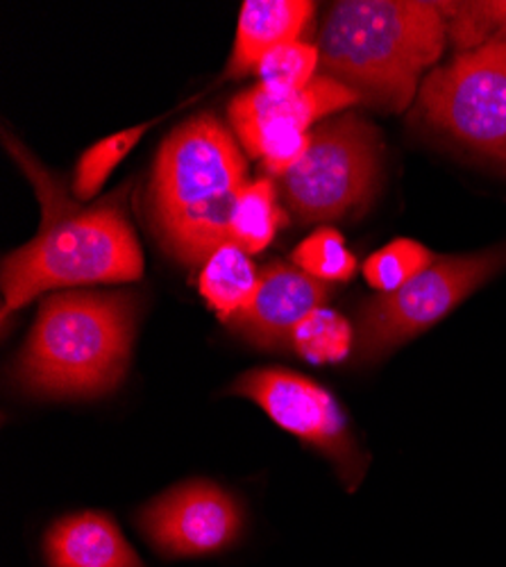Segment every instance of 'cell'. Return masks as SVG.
<instances>
[{
	"label": "cell",
	"instance_id": "cell-21",
	"mask_svg": "<svg viewBox=\"0 0 506 567\" xmlns=\"http://www.w3.org/2000/svg\"><path fill=\"white\" fill-rule=\"evenodd\" d=\"M293 266L320 281H348L357 272V259L345 248L341 231L320 227L293 250Z\"/></svg>",
	"mask_w": 506,
	"mask_h": 567
},
{
	"label": "cell",
	"instance_id": "cell-5",
	"mask_svg": "<svg viewBox=\"0 0 506 567\" xmlns=\"http://www.w3.org/2000/svg\"><path fill=\"white\" fill-rule=\"evenodd\" d=\"M378 173V130L357 114H341L311 130L304 157L282 175V196L300 223H332L368 203Z\"/></svg>",
	"mask_w": 506,
	"mask_h": 567
},
{
	"label": "cell",
	"instance_id": "cell-20",
	"mask_svg": "<svg viewBox=\"0 0 506 567\" xmlns=\"http://www.w3.org/2000/svg\"><path fill=\"white\" fill-rule=\"evenodd\" d=\"M318 45L293 41L268 53L259 62L257 75L259 84L268 93H275V96H289V93L304 89L318 75Z\"/></svg>",
	"mask_w": 506,
	"mask_h": 567
},
{
	"label": "cell",
	"instance_id": "cell-9",
	"mask_svg": "<svg viewBox=\"0 0 506 567\" xmlns=\"http://www.w3.org/2000/svg\"><path fill=\"white\" fill-rule=\"evenodd\" d=\"M229 391L252 400L275 424L326 454L350 491L361 482L363 454L345 411L326 386L285 368H257L241 374Z\"/></svg>",
	"mask_w": 506,
	"mask_h": 567
},
{
	"label": "cell",
	"instance_id": "cell-3",
	"mask_svg": "<svg viewBox=\"0 0 506 567\" xmlns=\"http://www.w3.org/2000/svg\"><path fill=\"white\" fill-rule=\"evenodd\" d=\"M248 184L246 155L218 118L203 114L182 123L162 144L151 177L164 248L200 268L229 241V220Z\"/></svg>",
	"mask_w": 506,
	"mask_h": 567
},
{
	"label": "cell",
	"instance_id": "cell-14",
	"mask_svg": "<svg viewBox=\"0 0 506 567\" xmlns=\"http://www.w3.org/2000/svg\"><path fill=\"white\" fill-rule=\"evenodd\" d=\"M259 287V270L235 241L223 244L200 266L198 289L205 302L225 322L250 305Z\"/></svg>",
	"mask_w": 506,
	"mask_h": 567
},
{
	"label": "cell",
	"instance_id": "cell-7",
	"mask_svg": "<svg viewBox=\"0 0 506 567\" xmlns=\"http://www.w3.org/2000/svg\"><path fill=\"white\" fill-rule=\"evenodd\" d=\"M421 105L436 127L506 164V43L479 45L432 71Z\"/></svg>",
	"mask_w": 506,
	"mask_h": 567
},
{
	"label": "cell",
	"instance_id": "cell-2",
	"mask_svg": "<svg viewBox=\"0 0 506 567\" xmlns=\"http://www.w3.org/2000/svg\"><path fill=\"white\" fill-rule=\"evenodd\" d=\"M450 6L425 0H343L318 39L320 73L361 103L402 112L447 41Z\"/></svg>",
	"mask_w": 506,
	"mask_h": 567
},
{
	"label": "cell",
	"instance_id": "cell-17",
	"mask_svg": "<svg viewBox=\"0 0 506 567\" xmlns=\"http://www.w3.org/2000/svg\"><path fill=\"white\" fill-rule=\"evenodd\" d=\"M153 123L136 125L132 130L116 132L103 141H99L96 146H91L84 151L75 166L73 175V196L80 203H89L91 198H96L107 177L116 171V166L127 157V153L140 144V138L146 134V130Z\"/></svg>",
	"mask_w": 506,
	"mask_h": 567
},
{
	"label": "cell",
	"instance_id": "cell-6",
	"mask_svg": "<svg viewBox=\"0 0 506 567\" xmlns=\"http://www.w3.org/2000/svg\"><path fill=\"white\" fill-rule=\"evenodd\" d=\"M504 264L506 252L502 248L443 257L397 291L380 293L365 302L357 320L354 359L359 363H375L406 341L421 337L475 293Z\"/></svg>",
	"mask_w": 506,
	"mask_h": 567
},
{
	"label": "cell",
	"instance_id": "cell-8",
	"mask_svg": "<svg viewBox=\"0 0 506 567\" xmlns=\"http://www.w3.org/2000/svg\"><path fill=\"white\" fill-rule=\"evenodd\" d=\"M357 103L361 99L352 89L318 73L304 89L289 96H275L261 84L239 93L229 103V123L244 151L261 159L264 171L282 177L304 157L311 144L309 127Z\"/></svg>",
	"mask_w": 506,
	"mask_h": 567
},
{
	"label": "cell",
	"instance_id": "cell-19",
	"mask_svg": "<svg viewBox=\"0 0 506 567\" xmlns=\"http://www.w3.org/2000/svg\"><path fill=\"white\" fill-rule=\"evenodd\" d=\"M434 264V255L419 241L395 239L363 264V277L380 293L397 291Z\"/></svg>",
	"mask_w": 506,
	"mask_h": 567
},
{
	"label": "cell",
	"instance_id": "cell-1",
	"mask_svg": "<svg viewBox=\"0 0 506 567\" xmlns=\"http://www.w3.org/2000/svg\"><path fill=\"white\" fill-rule=\"evenodd\" d=\"M6 144L41 203L39 231L3 261L6 320L45 291L134 281L144 275V252L127 218L125 188L94 205H78L10 132Z\"/></svg>",
	"mask_w": 506,
	"mask_h": 567
},
{
	"label": "cell",
	"instance_id": "cell-10",
	"mask_svg": "<svg viewBox=\"0 0 506 567\" xmlns=\"http://www.w3.org/2000/svg\"><path fill=\"white\" fill-rule=\"evenodd\" d=\"M244 525L237 499L209 482L171 488L140 515V529L164 556H209L233 545Z\"/></svg>",
	"mask_w": 506,
	"mask_h": 567
},
{
	"label": "cell",
	"instance_id": "cell-12",
	"mask_svg": "<svg viewBox=\"0 0 506 567\" xmlns=\"http://www.w3.org/2000/svg\"><path fill=\"white\" fill-rule=\"evenodd\" d=\"M51 567H144L107 513H75L45 536Z\"/></svg>",
	"mask_w": 506,
	"mask_h": 567
},
{
	"label": "cell",
	"instance_id": "cell-16",
	"mask_svg": "<svg viewBox=\"0 0 506 567\" xmlns=\"http://www.w3.org/2000/svg\"><path fill=\"white\" fill-rule=\"evenodd\" d=\"M354 348V332L350 322L326 307L307 316L293 334L291 352L311 363H339Z\"/></svg>",
	"mask_w": 506,
	"mask_h": 567
},
{
	"label": "cell",
	"instance_id": "cell-15",
	"mask_svg": "<svg viewBox=\"0 0 506 567\" xmlns=\"http://www.w3.org/2000/svg\"><path fill=\"white\" fill-rule=\"evenodd\" d=\"M289 223V216L278 203V188L272 179L259 177L250 182L229 220V241H235L248 255L266 250L278 229Z\"/></svg>",
	"mask_w": 506,
	"mask_h": 567
},
{
	"label": "cell",
	"instance_id": "cell-13",
	"mask_svg": "<svg viewBox=\"0 0 506 567\" xmlns=\"http://www.w3.org/2000/svg\"><path fill=\"white\" fill-rule=\"evenodd\" d=\"M313 8L316 6L307 0H246L227 75L244 78L257 71L268 53L298 41Z\"/></svg>",
	"mask_w": 506,
	"mask_h": 567
},
{
	"label": "cell",
	"instance_id": "cell-18",
	"mask_svg": "<svg viewBox=\"0 0 506 567\" xmlns=\"http://www.w3.org/2000/svg\"><path fill=\"white\" fill-rule=\"evenodd\" d=\"M447 37L464 53L486 43H506V0L450 3Z\"/></svg>",
	"mask_w": 506,
	"mask_h": 567
},
{
	"label": "cell",
	"instance_id": "cell-4",
	"mask_svg": "<svg viewBox=\"0 0 506 567\" xmlns=\"http://www.w3.org/2000/svg\"><path fill=\"white\" fill-rule=\"evenodd\" d=\"M136 329L130 293L69 291L45 298L17 363L19 384L43 398H94L125 377Z\"/></svg>",
	"mask_w": 506,
	"mask_h": 567
},
{
	"label": "cell",
	"instance_id": "cell-11",
	"mask_svg": "<svg viewBox=\"0 0 506 567\" xmlns=\"http://www.w3.org/2000/svg\"><path fill=\"white\" fill-rule=\"evenodd\" d=\"M328 284L298 266L272 261L259 270V287L248 307L227 324L248 343L268 352H291L300 322L328 300Z\"/></svg>",
	"mask_w": 506,
	"mask_h": 567
}]
</instances>
